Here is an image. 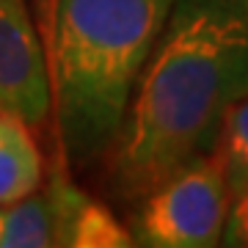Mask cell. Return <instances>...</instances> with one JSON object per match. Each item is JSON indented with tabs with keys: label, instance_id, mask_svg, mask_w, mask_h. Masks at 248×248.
<instances>
[{
	"label": "cell",
	"instance_id": "1",
	"mask_svg": "<svg viewBox=\"0 0 248 248\" xmlns=\"http://www.w3.org/2000/svg\"><path fill=\"white\" fill-rule=\"evenodd\" d=\"M248 94V0H174L110 146L113 193L138 202L210 152L226 108Z\"/></svg>",
	"mask_w": 248,
	"mask_h": 248
},
{
	"label": "cell",
	"instance_id": "2",
	"mask_svg": "<svg viewBox=\"0 0 248 248\" xmlns=\"http://www.w3.org/2000/svg\"><path fill=\"white\" fill-rule=\"evenodd\" d=\"M174 0H55L47 50L53 113L69 160L102 157Z\"/></svg>",
	"mask_w": 248,
	"mask_h": 248
},
{
	"label": "cell",
	"instance_id": "3",
	"mask_svg": "<svg viewBox=\"0 0 248 248\" xmlns=\"http://www.w3.org/2000/svg\"><path fill=\"white\" fill-rule=\"evenodd\" d=\"M234 196L215 152H199L179 163L138 199L133 246L213 248L221 246Z\"/></svg>",
	"mask_w": 248,
	"mask_h": 248
},
{
	"label": "cell",
	"instance_id": "4",
	"mask_svg": "<svg viewBox=\"0 0 248 248\" xmlns=\"http://www.w3.org/2000/svg\"><path fill=\"white\" fill-rule=\"evenodd\" d=\"M0 110L28 127L53 113L47 53L22 0H0Z\"/></svg>",
	"mask_w": 248,
	"mask_h": 248
},
{
	"label": "cell",
	"instance_id": "5",
	"mask_svg": "<svg viewBox=\"0 0 248 248\" xmlns=\"http://www.w3.org/2000/svg\"><path fill=\"white\" fill-rule=\"evenodd\" d=\"M50 187L58 202V246L72 248H127L133 234L102 202L91 199L63 171H55Z\"/></svg>",
	"mask_w": 248,
	"mask_h": 248
},
{
	"label": "cell",
	"instance_id": "6",
	"mask_svg": "<svg viewBox=\"0 0 248 248\" xmlns=\"http://www.w3.org/2000/svg\"><path fill=\"white\" fill-rule=\"evenodd\" d=\"M45 182L42 152L22 119L0 110V204L39 190Z\"/></svg>",
	"mask_w": 248,
	"mask_h": 248
},
{
	"label": "cell",
	"instance_id": "7",
	"mask_svg": "<svg viewBox=\"0 0 248 248\" xmlns=\"http://www.w3.org/2000/svg\"><path fill=\"white\" fill-rule=\"evenodd\" d=\"M58 246V202L53 187L0 204V248Z\"/></svg>",
	"mask_w": 248,
	"mask_h": 248
},
{
	"label": "cell",
	"instance_id": "8",
	"mask_svg": "<svg viewBox=\"0 0 248 248\" xmlns=\"http://www.w3.org/2000/svg\"><path fill=\"white\" fill-rule=\"evenodd\" d=\"M213 152L221 160L232 196L243 193L248 187V94L234 99L221 116Z\"/></svg>",
	"mask_w": 248,
	"mask_h": 248
},
{
	"label": "cell",
	"instance_id": "9",
	"mask_svg": "<svg viewBox=\"0 0 248 248\" xmlns=\"http://www.w3.org/2000/svg\"><path fill=\"white\" fill-rule=\"evenodd\" d=\"M221 246L229 248H248V187L234 196L229 210V221L223 229Z\"/></svg>",
	"mask_w": 248,
	"mask_h": 248
}]
</instances>
